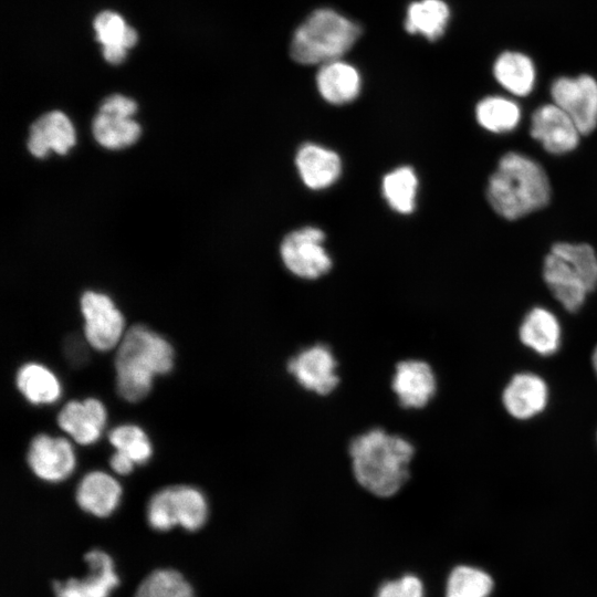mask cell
I'll return each mask as SVG.
<instances>
[{
  "label": "cell",
  "mask_w": 597,
  "mask_h": 597,
  "mask_svg": "<svg viewBox=\"0 0 597 597\" xmlns=\"http://www.w3.org/2000/svg\"><path fill=\"white\" fill-rule=\"evenodd\" d=\"M147 521L157 531H168L178 524L175 486L161 489L150 498Z\"/></svg>",
  "instance_id": "31"
},
{
  "label": "cell",
  "mask_w": 597,
  "mask_h": 597,
  "mask_svg": "<svg viewBox=\"0 0 597 597\" xmlns=\"http://www.w3.org/2000/svg\"><path fill=\"white\" fill-rule=\"evenodd\" d=\"M84 562L88 568L85 577L53 582L55 597H108L118 585L119 578L107 553L101 549L88 551Z\"/></svg>",
  "instance_id": "11"
},
{
  "label": "cell",
  "mask_w": 597,
  "mask_h": 597,
  "mask_svg": "<svg viewBox=\"0 0 597 597\" xmlns=\"http://www.w3.org/2000/svg\"><path fill=\"white\" fill-rule=\"evenodd\" d=\"M74 144V127L62 112L52 111L42 115L30 128L28 147L35 157L43 158L51 149L63 155Z\"/></svg>",
  "instance_id": "16"
},
{
  "label": "cell",
  "mask_w": 597,
  "mask_h": 597,
  "mask_svg": "<svg viewBox=\"0 0 597 597\" xmlns=\"http://www.w3.org/2000/svg\"><path fill=\"white\" fill-rule=\"evenodd\" d=\"M530 132L547 153L554 155L574 150L582 135L574 121L554 103L534 111Z\"/></svg>",
  "instance_id": "10"
},
{
  "label": "cell",
  "mask_w": 597,
  "mask_h": 597,
  "mask_svg": "<svg viewBox=\"0 0 597 597\" xmlns=\"http://www.w3.org/2000/svg\"><path fill=\"white\" fill-rule=\"evenodd\" d=\"M362 33L358 24L335 10L313 11L295 30L290 53L301 64H325L339 60Z\"/></svg>",
  "instance_id": "5"
},
{
  "label": "cell",
  "mask_w": 597,
  "mask_h": 597,
  "mask_svg": "<svg viewBox=\"0 0 597 597\" xmlns=\"http://www.w3.org/2000/svg\"><path fill=\"white\" fill-rule=\"evenodd\" d=\"M93 135L102 146L119 149L138 139L140 126L132 117L100 112L93 121Z\"/></svg>",
  "instance_id": "25"
},
{
  "label": "cell",
  "mask_w": 597,
  "mask_h": 597,
  "mask_svg": "<svg viewBox=\"0 0 597 597\" xmlns=\"http://www.w3.org/2000/svg\"><path fill=\"white\" fill-rule=\"evenodd\" d=\"M551 96L553 103L574 121L582 135L596 128L597 81L593 76L558 77L552 83Z\"/></svg>",
  "instance_id": "7"
},
{
  "label": "cell",
  "mask_w": 597,
  "mask_h": 597,
  "mask_svg": "<svg viewBox=\"0 0 597 597\" xmlns=\"http://www.w3.org/2000/svg\"><path fill=\"white\" fill-rule=\"evenodd\" d=\"M174 367V348L164 337L142 324L124 334L115 359L116 387L122 398L136 402L145 398L155 375Z\"/></svg>",
  "instance_id": "3"
},
{
  "label": "cell",
  "mask_w": 597,
  "mask_h": 597,
  "mask_svg": "<svg viewBox=\"0 0 597 597\" xmlns=\"http://www.w3.org/2000/svg\"><path fill=\"white\" fill-rule=\"evenodd\" d=\"M475 117L480 126L494 134L515 129L521 121L517 103L504 96H486L475 107Z\"/></svg>",
  "instance_id": "24"
},
{
  "label": "cell",
  "mask_w": 597,
  "mask_h": 597,
  "mask_svg": "<svg viewBox=\"0 0 597 597\" xmlns=\"http://www.w3.org/2000/svg\"><path fill=\"white\" fill-rule=\"evenodd\" d=\"M93 25L102 50L127 51L138 41L136 30L117 12L106 10L98 13Z\"/></svg>",
  "instance_id": "26"
},
{
  "label": "cell",
  "mask_w": 597,
  "mask_h": 597,
  "mask_svg": "<svg viewBox=\"0 0 597 597\" xmlns=\"http://www.w3.org/2000/svg\"><path fill=\"white\" fill-rule=\"evenodd\" d=\"M521 342L542 356L554 354L561 343V326L556 316L546 308L534 307L524 317L520 331Z\"/></svg>",
  "instance_id": "20"
},
{
  "label": "cell",
  "mask_w": 597,
  "mask_h": 597,
  "mask_svg": "<svg viewBox=\"0 0 597 597\" xmlns=\"http://www.w3.org/2000/svg\"><path fill=\"white\" fill-rule=\"evenodd\" d=\"M178 525L193 532L203 526L208 517V504L203 494L189 485L175 486Z\"/></svg>",
  "instance_id": "29"
},
{
  "label": "cell",
  "mask_w": 597,
  "mask_h": 597,
  "mask_svg": "<svg viewBox=\"0 0 597 597\" xmlns=\"http://www.w3.org/2000/svg\"><path fill=\"white\" fill-rule=\"evenodd\" d=\"M486 197L498 214L515 220L544 208L551 198V185L537 161L511 151L501 157L490 176Z\"/></svg>",
  "instance_id": "2"
},
{
  "label": "cell",
  "mask_w": 597,
  "mask_h": 597,
  "mask_svg": "<svg viewBox=\"0 0 597 597\" xmlns=\"http://www.w3.org/2000/svg\"><path fill=\"white\" fill-rule=\"evenodd\" d=\"M137 109L135 101L126 96L114 94L108 96L101 105L100 112L132 117Z\"/></svg>",
  "instance_id": "34"
},
{
  "label": "cell",
  "mask_w": 597,
  "mask_h": 597,
  "mask_svg": "<svg viewBox=\"0 0 597 597\" xmlns=\"http://www.w3.org/2000/svg\"><path fill=\"white\" fill-rule=\"evenodd\" d=\"M498 83L515 96H526L534 87L536 72L532 60L520 52H503L493 65Z\"/></svg>",
  "instance_id": "21"
},
{
  "label": "cell",
  "mask_w": 597,
  "mask_h": 597,
  "mask_svg": "<svg viewBox=\"0 0 597 597\" xmlns=\"http://www.w3.org/2000/svg\"><path fill=\"white\" fill-rule=\"evenodd\" d=\"M418 179L410 167L397 168L384 177L383 193L388 205L400 213L415 209Z\"/></svg>",
  "instance_id": "27"
},
{
  "label": "cell",
  "mask_w": 597,
  "mask_h": 597,
  "mask_svg": "<svg viewBox=\"0 0 597 597\" xmlns=\"http://www.w3.org/2000/svg\"><path fill=\"white\" fill-rule=\"evenodd\" d=\"M376 597H425L421 580L415 575H405L398 579L384 583Z\"/></svg>",
  "instance_id": "33"
},
{
  "label": "cell",
  "mask_w": 597,
  "mask_h": 597,
  "mask_svg": "<svg viewBox=\"0 0 597 597\" xmlns=\"http://www.w3.org/2000/svg\"><path fill=\"white\" fill-rule=\"evenodd\" d=\"M296 167L303 182L312 189H324L333 185L342 171L338 155L315 144H305L300 147Z\"/></svg>",
  "instance_id": "18"
},
{
  "label": "cell",
  "mask_w": 597,
  "mask_h": 597,
  "mask_svg": "<svg viewBox=\"0 0 597 597\" xmlns=\"http://www.w3.org/2000/svg\"><path fill=\"white\" fill-rule=\"evenodd\" d=\"M121 495L122 488L112 475L93 471L80 481L75 500L83 511L97 517H106L117 507Z\"/></svg>",
  "instance_id": "17"
},
{
  "label": "cell",
  "mask_w": 597,
  "mask_h": 597,
  "mask_svg": "<svg viewBox=\"0 0 597 597\" xmlns=\"http://www.w3.org/2000/svg\"><path fill=\"white\" fill-rule=\"evenodd\" d=\"M503 405L516 419H530L544 410L548 399L546 383L532 373L512 377L503 391Z\"/></svg>",
  "instance_id": "15"
},
{
  "label": "cell",
  "mask_w": 597,
  "mask_h": 597,
  "mask_svg": "<svg viewBox=\"0 0 597 597\" xmlns=\"http://www.w3.org/2000/svg\"><path fill=\"white\" fill-rule=\"evenodd\" d=\"M17 386L25 399L34 405L52 404L61 396L56 376L38 363H28L19 368Z\"/></svg>",
  "instance_id": "23"
},
{
  "label": "cell",
  "mask_w": 597,
  "mask_h": 597,
  "mask_svg": "<svg viewBox=\"0 0 597 597\" xmlns=\"http://www.w3.org/2000/svg\"><path fill=\"white\" fill-rule=\"evenodd\" d=\"M84 335L97 350H108L123 338L124 317L106 294L87 291L81 297Z\"/></svg>",
  "instance_id": "8"
},
{
  "label": "cell",
  "mask_w": 597,
  "mask_h": 597,
  "mask_svg": "<svg viewBox=\"0 0 597 597\" xmlns=\"http://www.w3.org/2000/svg\"><path fill=\"white\" fill-rule=\"evenodd\" d=\"M593 366L597 374V346L595 347L594 353H593Z\"/></svg>",
  "instance_id": "37"
},
{
  "label": "cell",
  "mask_w": 597,
  "mask_h": 597,
  "mask_svg": "<svg viewBox=\"0 0 597 597\" xmlns=\"http://www.w3.org/2000/svg\"><path fill=\"white\" fill-rule=\"evenodd\" d=\"M27 459L32 472L49 482L66 479L75 467L72 444L64 438H53L44 433L32 439Z\"/></svg>",
  "instance_id": "12"
},
{
  "label": "cell",
  "mask_w": 597,
  "mask_h": 597,
  "mask_svg": "<svg viewBox=\"0 0 597 597\" xmlns=\"http://www.w3.org/2000/svg\"><path fill=\"white\" fill-rule=\"evenodd\" d=\"M324 233L306 227L289 233L281 243V256L286 269L303 279H318L326 274L332 260L323 248Z\"/></svg>",
  "instance_id": "6"
},
{
  "label": "cell",
  "mask_w": 597,
  "mask_h": 597,
  "mask_svg": "<svg viewBox=\"0 0 597 597\" xmlns=\"http://www.w3.org/2000/svg\"><path fill=\"white\" fill-rule=\"evenodd\" d=\"M493 586L492 577L483 569L460 565L448 577L446 597H489Z\"/></svg>",
  "instance_id": "28"
},
{
  "label": "cell",
  "mask_w": 597,
  "mask_h": 597,
  "mask_svg": "<svg viewBox=\"0 0 597 597\" xmlns=\"http://www.w3.org/2000/svg\"><path fill=\"white\" fill-rule=\"evenodd\" d=\"M108 440L117 451L129 457L135 464H144L151 457V443L144 430L135 425L115 427Z\"/></svg>",
  "instance_id": "30"
},
{
  "label": "cell",
  "mask_w": 597,
  "mask_h": 597,
  "mask_svg": "<svg viewBox=\"0 0 597 597\" xmlns=\"http://www.w3.org/2000/svg\"><path fill=\"white\" fill-rule=\"evenodd\" d=\"M348 454L358 484L376 496L388 498L407 482L415 448L404 437L375 428L355 437Z\"/></svg>",
  "instance_id": "1"
},
{
  "label": "cell",
  "mask_w": 597,
  "mask_h": 597,
  "mask_svg": "<svg viewBox=\"0 0 597 597\" xmlns=\"http://www.w3.org/2000/svg\"><path fill=\"white\" fill-rule=\"evenodd\" d=\"M111 468L114 472L126 475L129 474L134 469V461L126 454L116 451L109 460Z\"/></svg>",
  "instance_id": "35"
},
{
  "label": "cell",
  "mask_w": 597,
  "mask_h": 597,
  "mask_svg": "<svg viewBox=\"0 0 597 597\" xmlns=\"http://www.w3.org/2000/svg\"><path fill=\"white\" fill-rule=\"evenodd\" d=\"M316 84L325 101L341 105L349 103L358 96L362 80L353 65L336 60L321 65L316 75Z\"/></svg>",
  "instance_id": "19"
},
{
  "label": "cell",
  "mask_w": 597,
  "mask_h": 597,
  "mask_svg": "<svg viewBox=\"0 0 597 597\" xmlns=\"http://www.w3.org/2000/svg\"><path fill=\"white\" fill-rule=\"evenodd\" d=\"M286 370L301 387L317 395L331 394L339 383L336 358L323 344L300 350L289 359Z\"/></svg>",
  "instance_id": "9"
},
{
  "label": "cell",
  "mask_w": 597,
  "mask_h": 597,
  "mask_svg": "<svg viewBox=\"0 0 597 597\" xmlns=\"http://www.w3.org/2000/svg\"><path fill=\"white\" fill-rule=\"evenodd\" d=\"M450 18L448 4L442 0L411 2L407 9L405 29L411 34H421L436 41L444 33Z\"/></svg>",
  "instance_id": "22"
},
{
  "label": "cell",
  "mask_w": 597,
  "mask_h": 597,
  "mask_svg": "<svg viewBox=\"0 0 597 597\" xmlns=\"http://www.w3.org/2000/svg\"><path fill=\"white\" fill-rule=\"evenodd\" d=\"M57 423L75 442L91 444L102 434L106 423V409L95 398L72 400L59 412Z\"/></svg>",
  "instance_id": "14"
},
{
  "label": "cell",
  "mask_w": 597,
  "mask_h": 597,
  "mask_svg": "<svg viewBox=\"0 0 597 597\" xmlns=\"http://www.w3.org/2000/svg\"><path fill=\"white\" fill-rule=\"evenodd\" d=\"M543 277L564 308L576 312L597 286V254L587 243H555L544 260Z\"/></svg>",
  "instance_id": "4"
},
{
  "label": "cell",
  "mask_w": 597,
  "mask_h": 597,
  "mask_svg": "<svg viewBox=\"0 0 597 597\" xmlns=\"http://www.w3.org/2000/svg\"><path fill=\"white\" fill-rule=\"evenodd\" d=\"M391 389L406 409L422 408L434 396L437 380L431 366L420 359L399 362L395 367Z\"/></svg>",
  "instance_id": "13"
},
{
  "label": "cell",
  "mask_w": 597,
  "mask_h": 597,
  "mask_svg": "<svg viewBox=\"0 0 597 597\" xmlns=\"http://www.w3.org/2000/svg\"><path fill=\"white\" fill-rule=\"evenodd\" d=\"M166 597H195L192 587L185 577L177 583Z\"/></svg>",
  "instance_id": "36"
},
{
  "label": "cell",
  "mask_w": 597,
  "mask_h": 597,
  "mask_svg": "<svg viewBox=\"0 0 597 597\" xmlns=\"http://www.w3.org/2000/svg\"><path fill=\"white\" fill-rule=\"evenodd\" d=\"M182 578L184 576L176 569H155L142 580L134 597H166Z\"/></svg>",
  "instance_id": "32"
}]
</instances>
